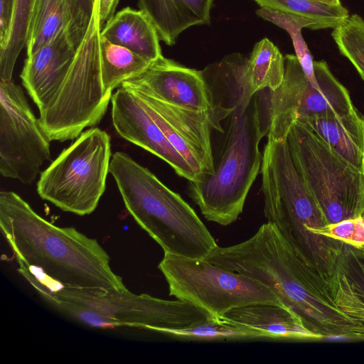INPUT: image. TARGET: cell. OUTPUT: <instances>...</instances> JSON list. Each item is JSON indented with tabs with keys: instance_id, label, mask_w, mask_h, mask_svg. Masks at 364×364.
I'll return each instance as SVG.
<instances>
[{
	"instance_id": "26",
	"label": "cell",
	"mask_w": 364,
	"mask_h": 364,
	"mask_svg": "<svg viewBox=\"0 0 364 364\" xmlns=\"http://www.w3.org/2000/svg\"><path fill=\"white\" fill-rule=\"evenodd\" d=\"M35 0H16L9 38L0 50V80H11L16 60L26 46L28 23Z\"/></svg>"
},
{
	"instance_id": "32",
	"label": "cell",
	"mask_w": 364,
	"mask_h": 364,
	"mask_svg": "<svg viewBox=\"0 0 364 364\" xmlns=\"http://www.w3.org/2000/svg\"><path fill=\"white\" fill-rule=\"evenodd\" d=\"M119 0H97L94 11L97 12V18L101 29L114 16Z\"/></svg>"
},
{
	"instance_id": "17",
	"label": "cell",
	"mask_w": 364,
	"mask_h": 364,
	"mask_svg": "<svg viewBox=\"0 0 364 364\" xmlns=\"http://www.w3.org/2000/svg\"><path fill=\"white\" fill-rule=\"evenodd\" d=\"M213 0H138V6L154 25L161 41L176 43L180 34L193 26L210 22Z\"/></svg>"
},
{
	"instance_id": "31",
	"label": "cell",
	"mask_w": 364,
	"mask_h": 364,
	"mask_svg": "<svg viewBox=\"0 0 364 364\" xmlns=\"http://www.w3.org/2000/svg\"><path fill=\"white\" fill-rule=\"evenodd\" d=\"M16 0H0V50L8 43L15 10Z\"/></svg>"
},
{
	"instance_id": "14",
	"label": "cell",
	"mask_w": 364,
	"mask_h": 364,
	"mask_svg": "<svg viewBox=\"0 0 364 364\" xmlns=\"http://www.w3.org/2000/svg\"><path fill=\"white\" fill-rule=\"evenodd\" d=\"M153 97L195 112L212 111L210 92L203 72L164 56L136 78L125 81Z\"/></svg>"
},
{
	"instance_id": "6",
	"label": "cell",
	"mask_w": 364,
	"mask_h": 364,
	"mask_svg": "<svg viewBox=\"0 0 364 364\" xmlns=\"http://www.w3.org/2000/svg\"><path fill=\"white\" fill-rule=\"evenodd\" d=\"M284 79L278 88L256 93L265 135L275 140L286 139L296 122L341 117L355 109L348 90L326 61H314L317 85L306 77L296 55L284 56Z\"/></svg>"
},
{
	"instance_id": "4",
	"label": "cell",
	"mask_w": 364,
	"mask_h": 364,
	"mask_svg": "<svg viewBox=\"0 0 364 364\" xmlns=\"http://www.w3.org/2000/svg\"><path fill=\"white\" fill-rule=\"evenodd\" d=\"M18 272L55 309L95 328L136 327L162 333L215 318L186 301H169L126 289H55L25 267Z\"/></svg>"
},
{
	"instance_id": "20",
	"label": "cell",
	"mask_w": 364,
	"mask_h": 364,
	"mask_svg": "<svg viewBox=\"0 0 364 364\" xmlns=\"http://www.w3.org/2000/svg\"><path fill=\"white\" fill-rule=\"evenodd\" d=\"M284 57L267 38L257 42L246 58L243 68L245 94L252 98L264 89L275 90L284 76Z\"/></svg>"
},
{
	"instance_id": "34",
	"label": "cell",
	"mask_w": 364,
	"mask_h": 364,
	"mask_svg": "<svg viewBox=\"0 0 364 364\" xmlns=\"http://www.w3.org/2000/svg\"><path fill=\"white\" fill-rule=\"evenodd\" d=\"M97 0H95V6L96 5V4H97Z\"/></svg>"
},
{
	"instance_id": "21",
	"label": "cell",
	"mask_w": 364,
	"mask_h": 364,
	"mask_svg": "<svg viewBox=\"0 0 364 364\" xmlns=\"http://www.w3.org/2000/svg\"><path fill=\"white\" fill-rule=\"evenodd\" d=\"M100 46L102 85L110 97L114 89L141 75L153 63L101 35Z\"/></svg>"
},
{
	"instance_id": "27",
	"label": "cell",
	"mask_w": 364,
	"mask_h": 364,
	"mask_svg": "<svg viewBox=\"0 0 364 364\" xmlns=\"http://www.w3.org/2000/svg\"><path fill=\"white\" fill-rule=\"evenodd\" d=\"M332 37L340 53L347 58L364 81V20L349 16L333 28Z\"/></svg>"
},
{
	"instance_id": "28",
	"label": "cell",
	"mask_w": 364,
	"mask_h": 364,
	"mask_svg": "<svg viewBox=\"0 0 364 364\" xmlns=\"http://www.w3.org/2000/svg\"><path fill=\"white\" fill-rule=\"evenodd\" d=\"M336 273V278L364 302V251L343 243Z\"/></svg>"
},
{
	"instance_id": "25",
	"label": "cell",
	"mask_w": 364,
	"mask_h": 364,
	"mask_svg": "<svg viewBox=\"0 0 364 364\" xmlns=\"http://www.w3.org/2000/svg\"><path fill=\"white\" fill-rule=\"evenodd\" d=\"M162 333L177 338L198 341L266 338L261 331L222 318L205 321L181 328L166 329Z\"/></svg>"
},
{
	"instance_id": "5",
	"label": "cell",
	"mask_w": 364,
	"mask_h": 364,
	"mask_svg": "<svg viewBox=\"0 0 364 364\" xmlns=\"http://www.w3.org/2000/svg\"><path fill=\"white\" fill-rule=\"evenodd\" d=\"M220 157L214 172L190 182V196L205 218L221 225L235 222L262 165L261 127L256 94L230 114Z\"/></svg>"
},
{
	"instance_id": "33",
	"label": "cell",
	"mask_w": 364,
	"mask_h": 364,
	"mask_svg": "<svg viewBox=\"0 0 364 364\" xmlns=\"http://www.w3.org/2000/svg\"><path fill=\"white\" fill-rule=\"evenodd\" d=\"M318 2L325 3L328 4L338 5L341 4V0H314Z\"/></svg>"
},
{
	"instance_id": "30",
	"label": "cell",
	"mask_w": 364,
	"mask_h": 364,
	"mask_svg": "<svg viewBox=\"0 0 364 364\" xmlns=\"http://www.w3.org/2000/svg\"><path fill=\"white\" fill-rule=\"evenodd\" d=\"M68 25L66 33L77 48L82 41L94 12L95 0H65Z\"/></svg>"
},
{
	"instance_id": "2",
	"label": "cell",
	"mask_w": 364,
	"mask_h": 364,
	"mask_svg": "<svg viewBox=\"0 0 364 364\" xmlns=\"http://www.w3.org/2000/svg\"><path fill=\"white\" fill-rule=\"evenodd\" d=\"M0 227L18 265L38 269L63 287L127 289L95 239L48 222L13 191L0 192Z\"/></svg>"
},
{
	"instance_id": "12",
	"label": "cell",
	"mask_w": 364,
	"mask_h": 364,
	"mask_svg": "<svg viewBox=\"0 0 364 364\" xmlns=\"http://www.w3.org/2000/svg\"><path fill=\"white\" fill-rule=\"evenodd\" d=\"M121 85L135 92L145 102L150 115L167 140L186 160L200 180L214 172L210 135L213 128H218L212 111L186 109L163 102L126 82Z\"/></svg>"
},
{
	"instance_id": "1",
	"label": "cell",
	"mask_w": 364,
	"mask_h": 364,
	"mask_svg": "<svg viewBox=\"0 0 364 364\" xmlns=\"http://www.w3.org/2000/svg\"><path fill=\"white\" fill-rule=\"evenodd\" d=\"M205 259L267 287L321 340L364 341V322L336 305L328 284L295 253L272 223L262 224L244 242L218 245Z\"/></svg>"
},
{
	"instance_id": "16",
	"label": "cell",
	"mask_w": 364,
	"mask_h": 364,
	"mask_svg": "<svg viewBox=\"0 0 364 364\" xmlns=\"http://www.w3.org/2000/svg\"><path fill=\"white\" fill-rule=\"evenodd\" d=\"M220 318L261 331L276 340H321L308 331L289 308L272 303H255L226 312Z\"/></svg>"
},
{
	"instance_id": "24",
	"label": "cell",
	"mask_w": 364,
	"mask_h": 364,
	"mask_svg": "<svg viewBox=\"0 0 364 364\" xmlns=\"http://www.w3.org/2000/svg\"><path fill=\"white\" fill-rule=\"evenodd\" d=\"M256 14L262 18L268 21L285 30L290 36L295 50L296 56L306 77L317 85L314 70V61L302 35L304 28L318 30L317 25L308 19L292 14L260 7Z\"/></svg>"
},
{
	"instance_id": "19",
	"label": "cell",
	"mask_w": 364,
	"mask_h": 364,
	"mask_svg": "<svg viewBox=\"0 0 364 364\" xmlns=\"http://www.w3.org/2000/svg\"><path fill=\"white\" fill-rule=\"evenodd\" d=\"M335 151L364 172V115L355 108L347 114L302 121Z\"/></svg>"
},
{
	"instance_id": "9",
	"label": "cell",
	"mask_w": 364,
	"mask_h": 364,
	"mask_svg": "<svg viewBox=\"0 0 364 364\" xmlns=\"http://www.w3.org/2000/svg\"><path fill=\"white\" fill-rule=\"evenodd\" d=\"M110 158V136L99 128H90L41 173L37 192L63 211L89 215L105 191Z\"/></svg>"
},
{
	"instance_id": "7",
	"label": "cell",
	"mask_w": 364,
	"mask_h": 364,
	"mask_svg": "<svg viewBox=\"0 0 364 364\" xmlns=\"http://www.w3.org/2000/svg\"><path fill=\"white\" fill-rule=\"evenodd\" d=\"M101 30L94 11L61 87L39 112V124L50 141L77 138L85 128L98 124L107 111L111 97L105 92L102 82Z\"/></svg>"
},
{
	"instance_id": "13",
	"label": "cell",
	"mask_w": 364,
	"mask_h": 364,
	"mask_svg": "<svg viewBox=\"0 0 364 364\" xmlns=\"http://www.w3.org/2000/svg\"><path fill=\"white\" fill-rule=\"evenodd\" d=\"M110 102L112 124L123 139L161 159L189 182L200 180L186 160L167 140L150 115L146 104L135 92L121 85L112 95Z\"/></svg>"
},
{
	"instance_id": "3",
	"label": "cell",
	"mask_w": 364,
	"mask_h": 364,
	"mask_svg": "<svg viewBox=\"0 0 364 364\" xmlns=\"http://www.w3.org/2000/svg\"><path fill=\"white\" fill-rule=\"evenodd\" d=\"M109 173L129 213L164 253L205 259L218 246L206 226L181 196L129 154L115 152L110 161Z\"/></svg>"
},
{
	"instance_id": "8",
	"label": "cell",
	"mask_w": 364,
	"mask_h": 364,
	"mask_svg": "<svg viewBox=\"0 0 364 364\" xmlns=\"http://www.w3.org/2000/svg\"><path fill=\"white\" fill-rule=\"evenodd\" d=\"M293 162L328 224L364 213V172L296 122L287 135Z\"/></svg>"
},
{
	"instance_id": "23",
	"label": "cell",
	"mask_w": 364,
	"mask_h": 364,
	"mask_svg": "<svg viewBox=\"0 0 364 364\" xmlns=\"http://www.w3.org/2000/svg\"><path fill=\"white\" fill-rule=\"evenodd\" d=\"M260 7L297 16L314 22L318 29L335 28L348 16L342 4L333 5L314 0H253Z\"/></svg>"
},
{
	"instance_id": "29",
	"label": "cell",
	"mask_w": 364,
	"mask_h": 364,
	"mask_svg": "<svg viewBox=\"0 0 364 364\" xmlns=\"http://www.w3.org/2000/svg\"><path fill=\"white\" fill-rule=\"evenodd\" d=\"M313 233L340 240L364 251V213L314 230Z\"/></svg>"
},
{
	"instance_id": "11",
	"label": "cell",
	"mask_w": 364,
	"mask_h": 364,
	"mask_svg": "<svg viewBox=\"0 0 364 364\" xmlns=\"http://www.w3.org/2000/svg\"><path fill=\"white\" fill-rule=\"evenodd\" d=\"M50 140L18 85L0 80V173L31 183L50 159Z\"/></svg>"
},
{
	"instance_id": "10",
	"label": "cell",
	"mask_w": 364,
	"mask_h": 364,
	"mask_svg": "<svg viewBox=\"0 0 364 364\" xmlns=\"http://www.w3.org/2000/svg\"><path fill=\"white\" fill-rule=\"evenodd\" d=\"M158 268L166 279L170 295L198 306L216 319L232 309L252 304L283 305L259 282L205 259L164 253Z\"/></svg>"
},
{
	"instance_id": "18",
	"label": "cell",
	"mask_w": 364,
	"mask_h": 364,
	"mask_svg": "<svg viewBox=\"0 0 364 364\" xmlns=\"http://www.w3.org/2000/svg\"><path fill=\"white\" fill-rule=\"evenodd\" d=\"M100 35L151 62L163 57L159 33L148 16L140 9H122L107 23Z\"/></svg>"
},
{
	"instance_id": "22",
	"label": "cell",
	"mask_w": 364,
	"mask_h": 364,
	"mask_svg": "<svg viewBox=\"0 0 364 364\" xmlns=\"http://www.w3.org/2000/svg\"><path fill=\"white\" fill-rule=\"evenodd\" d=\"M68 25L65 0H35L27 31V56L66 31Z\"/></svg>"
},
{
	"instance_id": "15",
	"label": "cell",
	"mask_w": 364,
	"mask_h": 364,
	"mask_svg": "<svg viewBox=\"0 0 364 364\" xmlns=\"http://www.w3.org/2000/svg\"><path fill=\"white\" fill-rule=\"evenodd\" d=\"M77 48L65 31L25 60L20 77L39 112L47 107L61 87Z\"/></svg>"
}]
</instances>
